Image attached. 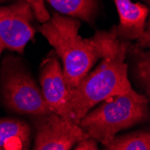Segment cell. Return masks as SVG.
Masks as SVG:
<instances>
[{
  "instance_id": "6da1fadb",
  "label": "cell",
  "mask_w": 150,
  "mask_h": 150,
  "mask_svg": "<svg viewBox=\"0 0 150 150\" xmlns=\"http://www.w3.org/2000/svg\"><path fill=\"white\" fill-rule=\"evenodd\" d=\"M80 26L77 19L53 13L40 27V32L62 62L64 78L69 91L105 56L119 38L117 27L113 26L110 31H100L92 38L84 39L78 33Z\"/></svg>"
},
{
  "instance_id": "30bf717a",
  "label": "cell",
  "mask_w": 150,
  "mask_h": 150,
  "mask_svg": "<svg viewBox=\"0 0 150 150\" xmlns=\"http://www.w3.org/2000/svg\"><path fill=\"white\" fill-rule=\"evenodd\" d=\"M32 129L24 120L0 118V150H30Z\"/></svg>"
},
{
  "instance_id": "8992f818",
  "label": "cell",
  "mask_w": 150,
  "mask_h": 150,
  "mask_svg": "<svg viewBox=\"0 0 150 150\" xmlns=\"http://www.w3.org/2000/svg\"><path fill=\"white\" fill-rule=\"evenodd\" d=\"M36 129L32 150H70L87 135L75 122L66 120L52 112L33 116Z\"/></svg>"
},
{
  "instance_id": "4fadbf2b",
  "label": "cell",
  "mask_w": 150,
  "mask_h": 150,
  "mask_svg": "<svg viewBox=\"0 0 150 150\" xmlns=\"http://www.w3.org/2000/svg\"><path fill=\"white\" fill-rule=\"evenodd\" d=\"M74 150H99V149L96 141L90 138H87L86 139L79 141L76 144V147L74 148Z\"/></svg>"
},
{
  "instance_id": "52a82bcc",
  "label": "cell",
  "mask_w": 150,
  "mask_h": 150,
  "mask_svg": "<svg viewBox=\"0 0 150 150\" xmlns=\"http://www.w3.org/2000/svg\"><path fill=\"white\" fill-rule=\"evenodd\" d=\"M40 84L50 112L66 120L74 122L69 109V90L64 78L61 64L54 52L50 53L40 66Z\"/></svg>"
},
{
  "instance_id": "277c9868",
  "label": "cell",
  "mask_w": 150,
  "mask_h": 150,
  "mask_svg": "<svg viewBox=\"0 0 150 150\" xmlns=\"http://www.w3.org/2000/svg\"><path fill=\"white\" fill-rule=\"evenodd\" d=\"M1 92L5 104L17 113L39 116L51 112L33 78L16 62L5 61Z\"/></svg>"
},
{
  "instance_id": "8fae6325",
  "label": "cell",
  "mask_w": 150,
  "mask_h": 150,
  "mask_svg": "<svg viewBox=\"0 0 150 150\" xmlns=\"http://www.w3.org/2000/svg\"><path fill=\"white\" fill-rule=\"evenodd\" d=\"M105 150H150V134L147 130L115 136L103 144Z\"/></svg>"
},
{
  "instance_id": "5b68a950",
  "label": "cell",
  "mask_w": 150,
  "mask_h": 150,
  "mask_svg": "<svg viewBox=\"0 0 150 150\" xmlns=\"http://www.w3.org/2000/svg\"><path fill=\"white\" fill-rule=\"evenodd\" d=\"M33 12L25 0L0 7V56L5 50L24 52L26 44L33 39Z\"/></svg>"
},
{
  "instance_id": "7c38bea8",
  "label": "cell",
  "mask_w": 150,
  "mask_h": 150,
  "mask_svg": "<svg viewBox=\"0 0 150 150\" xmlns=\"http://www.w3.org/2000/svg\"><path fill=\"white\" fill-rule=\"evenodd\" d=\"M132 54H134L135 67L134 74L135 78L137 79L138 83L141 88L146 93V97H149L150 92V55L149 52H144L141 48L138 45L132 46Z\"/></svg>"
},
{
  "instance_id": "3957f363",
  "label": "cell",
  "mask_w": 150,
  "mask_h": 150,
  "mask_svg": "<svg viewBox=\"0 0 150 150\" xmlns=\"http://www.w3.org/2000/svg\"><path fill=\"white\" fill-rule=\"evenodd\" d=\"M148 98L134 89L127 93L113 95L99 103L78 122L87 137L103 145L120 131L148 119Z\"/></svg>"
},
{
  "instance_id": "9a60e30c",
  "label": "cell",
  "mask_w": 150,
  "mask_h": 150,
  "mask_svg": "<svg viewBox=\"0 0 150 150\" xmlns=\"http://www.w3.org/2000/svg\"><path fill=\"white\" fill-rule=\"evenodd\" d=\"M148 1H149V0H147V2H148Z\"/></svg>"
},
{
  "instance_id": "5bb4252c",
  "label": "cell",
  "mask_w": 150,
  "mask_h": 150,
  "mask_svg": "<svg viewBox=\"0 0 150 150\" xmlns=\"http://www.w3.org/2000/svg\"><path fill=\"white\" fill-rule=\"evenodd\" d=\"M1 1H5V0H0V2H1Z\"/></svg>"
},
{
  "instance_id": "7a4b0ae2",
  "label": "cell",
  "mask_w": 150,
  "mask_h": 150,
  "mask_svg": "<svg viewBox=\"0 0 150 150\" xmlns=\"http://www.w3.org/2000/svg\"><path fill=\"white\" fill-rule=\"evenodd\" d=\"M129 46V40L119 37L99 65L69 91V109L75 123L78 125L81 119L103 100L133 90L125 63Z\"/></svg>"
},
{
  "instance_id": "ba28073f",
  "label": "cell",
  "mask_w": 150,
  "mask_h": 150,
  "mask_svg": "<svg viewBox=\"0 0 150 150\" xmlns=\"http://www.w3.org/2000/svg\"><path fill=\"white\" fill-rule=\"evenodd\" d=\"M120 24L118 36L123 40H137L140 48L149 46V32L145 31L148 8L146 5L133 3L131 0H114Z\"/></svg>"
},
{
  "instance_id": "9c48e42d",
  "label": "cell",
  "mask_w": 150,
  "mask_h": 150,
  "mask_svg": "<svg viewBox=\"0 0 150 150\" xmlns=\"http://www.w3.org/2000/svg\"><path fill=\"white\" fill-rule=\"evenodd\" d=\"M33 8L39 21L46 22L50 16L43 0H25ZM59 13L73 18H80L89 23H93L97 12V0H46Z\"/></svg>"
}]
</instances>
